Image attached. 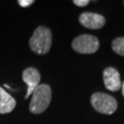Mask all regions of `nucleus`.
I'll use <instances>...</instances> for the list:
<instances>
[{"label": "nucleus", "instance_id": "4", "mask_svg": "<svg viewBox=\"0 0 124 124\" xmlns=\"http://www.w3.org/2000/svg\"><path fill=\"white\" fill-rule=\"evenodd\" d=\"M72 48L76 53L82 54L95 53L99 48V40L97 37L89 34H83L76 37L72 42Z\"/></svg>", "mask_w": 124, "mask_h": 124}, {"label": "nucleus", "instance_id": "2", "mask_svg": "<svg viewBox=\"0 0 124 124\" xmlns=\"http://www.w3.org/2000/svg\"><path fill=\"white\" fill-rule=\"evenodd\" d=\"M52 100V89L47 84L39 85L33 91L30 103V111L33 114H40L45 111Z\"/></svg>", "mask_w": 124, "mask_h": 124}, {"label": "nucleus", "instance_id": "11", "mask_svg": "<svg viewBox=\"0 0 124 124\" xmlns=\"http://www.w3.org/2000/svg\"><path fill=\"white\" fill-rule=\"evenodd\" d=\"M89 0H74L73 3L76 5L77 7H85L89 4Z\"/></svg>", "mask_w": 124, "mask_h": 124}, {"label": "nucleus", "instance_id": "6", "mask_svg": "<svg viewBox=\"0 0 124 124\" xmlns=\"http://www.w3.org/2000/svg\"><path fill=\"white\" fill-rule=\"evenodd\" d=\"M79 22L82 26L90 30H98L105 25V18L98 13L93 12H84L80 15Z\"/></svg>", "mask_w": 124, "mask_h": 124}, {"label": "nucleus", "instance_id": "8", "mask_svg": "<svg viewBox=\"0 0 124 124\" xmlns=\"http://www.w3.org/2000/svg\"><path fill=\"white\" fill-rule=\"evenodd\" d=\"M16 107V100L0 87V114L10 113Z\"/></svg>", "mask_w": 124, "mask_h": 124}, {"label": "nucleus", "instance_id": "13", "mask_svg": "<svg viewBox=\"0 0 124 124\" xmlns=\"http://www.w3.org/2000/svg\"><path fill=\"white\" fill-rule=\"evenodd\" d=\"M123 4H124V3H123Z\"/></svg>", "mask_w": 124, "mask_h": 124}, {"label": "nucleus", "instance_id": "3", "mask_svg": "<svg viewBox=\"0 0 124 124\" xmlns=\"http://www.w3.org/2000/svg\"><path fill=\"white\" fill-rule=\"evenodd\" d=\"M91 104L98 112L107 115L113 114L118 108V103L115 98L101 92H97L92 95Z\"/></svg>", "mask_w": 124, "mask_h": 124}, {"label": "nucleus", "instance_id": "7", "mask_svg": "<svg viewBox=\"0 0 124 124\" xmlns=\"http://www.w3.org/2000/svg\"><path fill=\"white\" fill-rule=\"evenodd\" d=\"M22 79L28 85V90H27V94L25 96V98L27 99L31 95H32L33 91L40 85V74L34 67H29L23 71Z\"/></svg>", "mask_w": 124, "mask_h": 124}, {"label": "nucleus", "instance_id": "12", "mask_svg": "<svg viewBox=\"0 0 124 124\" xmlns=\"http://www.w3.org/2000/svg\"><path fill=\"white\" fill-rule=\"evenodd\" d=\"M121 90H122V95H123L124 97V82L121 84Z\"/></svg>", "mask_w": 124, "mask_h": 124}, {"label": "nucleus", "instance_id": "5", "mask_svg": "<svg viewBox=\"0 0 124 124\" xmlns=\"http://www.w3.org/2000/svg\"><path fill=\"white\" fill-rule=\"evenodd\" d=\"M103 80L105 87L109 91L116 92L121 88L120 73L113 67H107L103 72Z\"/></svg>", "mask_w": 124, "mask_h": 124}, {"label": "nucleus", "instance_id": "10", "mask_svg": "<svg viewBox=\"0 0 124 124\" xmlns=\"http://www.w3.org/2000/svg\"><path fill=\"white\" fill-rule=\"evenodd\" d=\"M18 3L22 8H28V7H30V6L33 4L34 1L33 0H18Z\"/></svg>", "mask_w": 124, "mask_h": 124}, {"label": "nucleus", "instance_id": "1", "mask_svg": "<svg viewBox=\"0 0 124 124\" xmlns=\"http://www.w3.org/2000/svg\"><path fill=\"white\" fill-rule=\"evenodd\" d=\"M52 31L49 28L40 26L36 29L30 39V47L37 54H46L49 53L52 46Z\"/></svg>", "mask_w": 124, "mask_h": 124}, {"label": "nucleus", "instance_id": "9", "mask_svg": "<svg viewBox=\"0 0 124 124\" xmlns=\"http://www.w3.org/2000/svg\"><path fill=\"white\" fill-rule=\"evenodd\" d=\"M112 50L117 54L124 56V37L116 38L112 41Z\"/></svg>", "mask_w": 124, "mask_h": 124}]
</instances>
